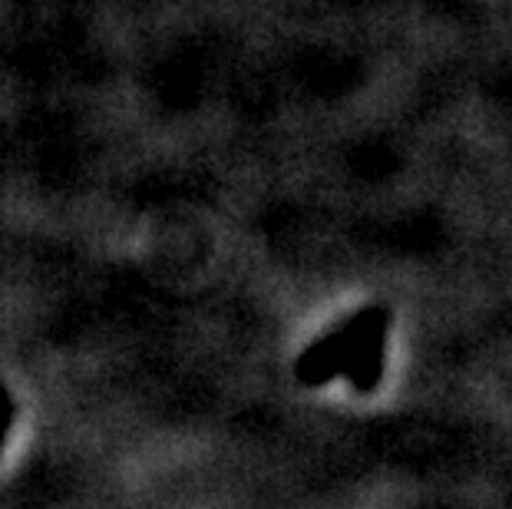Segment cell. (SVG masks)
I'll list each match as a JSON object with an SVG mask.
<instances>
[{
  "label": "cell",
  "mask_w": 512,
  "mask_h": 509,
  "mask_svg": "<svg viewBox=\"0 0 512 509\" xmlns=\"http://www.w3.org/2000/svg\"><path fill=\"white\" fill-rule=\"evenodd\" d=\"M14 417H17V404H14V397H10V391L4 387V381H0V450H4L10 427H14Z\"/></svg>",
  "instance_id": "3957f363"
},
{
  "label": "cell",
  "mask_w": 512,
  "mask_h": 509,
  "mask_svg": "<svg viewBox=\"0 0 512 509\" xmlns=\"http://www.w3.org/2000/svg\"><path fill=\"white\" fill-rule=\"evenodd\" d=\"M390 324H394V314H390L387 305H370V321H367L361 338H357L351 357H347V367H344V377L351 381L354 391H361V394L377 391L380 377H384Z\"/></svg>",
  "instance_id": "7a4b0ae2"
},
{
  "label": "cell",
  "mask_w": 512,
  "mask_h": 509,
  "mask_svg": "<svg viewBox=\"0 0 512 509\" xmlns=\"http://www.w3.org/2000/svg\"><path fill=\"white\" fill-rule=\"evenodd\" d=\"M367 321H370V305L361 308L357 314H351L347 321H341L334 331L321 334L314 344H308V351H304L298 357V364H294V377H298V384L324 387L328 381H334L337 374H344L347 357H351L357 338L364 334Z\"/></svg>",
  "instance_id": "6da1fadb"
}]
</instances>
